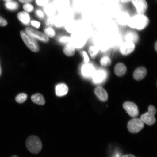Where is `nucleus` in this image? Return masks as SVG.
I'll use <instances>...</instances> for the list:
<instances>
[{
  "instance_id": "c85d7f7f",
  "label": "nucleus",
  "mask_w": 157,
  "mask_h": 157,
  "mask_svg": "<svg viewBox=\"0 0 157 157\" xmlns=\"http://www.w3.org/2000/svg\"><path fill=\"white\" fill-rule=\"evenodd\" d=\"M99 50V49L97 46H91L90 47L89 50H88V52H89L91 58L94 59L97 56Z\"/></svg>"
},
{
  "instance_id": "72a5a7b5",
  "label": "nucleus",
  "mask_w": 157,
  "mask_h": 157,
  "mask_svg": "<svg viewBox=\"0 0 157 157\" xmlns=\"http://www.w3.org/2000/svg\"><path fill=\"white\" fill-rule=\"evenodd\" d=\"M49 0H36L37 5L40 6H44L48 4Z\"/></svg>"
},
{
  "instance_id": "0eeeda50",
  "label": "nucleus",
  "mask_w": 157,
  "mask_h": 157,
  "mask_svg": "<svg viewBox=\"0 0 157 157\" xmlns=\"http://www.w3.org/2000/svg\"><path fill=\"white\" fill-rule=\"evenodd\" d=\"M144 125V123L142 120L135 118L131 119L128 123L127 128L131 133H136L142 130Z\"/></svg>"
},
{
  "instance_id": "7c9ffc66",
  "label": "nucleus",
  "mask_w": 157,
  "mask_h": 157,
  "mask_svg": "<svg viewBox=\"0 0 157 157\" xmlns=\"http://www.w3.org/2000/svg\"><path fill=\"white\" fill-rule=\"evenodd\" d=\"M27 98V95L25 93L19 94L15 98L16 101L19 103H22L26 101Z\"/></svg>"
},
{
  "instance_id": "1a4fd4ad",
  "label": "nucleus",
  "mask_w": 157,
  "mask_h": 157,
  "mask_svg": "<svg viewBox=\"0 0 157 157\" xmlns=\"http://www.w3.org/2000/svg\"><path fill=\"white\" fill-rule=\"evenodd\" d=\"M107 76L108 74L106 71L100 69L95 71L92 77L94 84H99L105 82L107 79Z\"/></svg>"
},
{
  "instance_id": "f257e3e1",
  "label": "nucleus",
  "mask_w": 157,
  "mask_h": 157,
  "mask_svg": "<svg viewBox=\"0 0 157 157\" xmlns=\"http://www.w3.org/2000/svg\"><path fill=\"white\" fill-rule=\"evenodd\" d=\"M149 21V18L146 15L138 14L131 17L127 25L131 29L140 31L148 26Z\"/></svg>"
},
{
  "instance_id": "39448f33",
  "label": "nucleus",
  "mask_w": 157,
  "mask_h": 157,
  "mask_svg": "<svg viewBox=\"0 0 157 157\" xmlns=\"http://www.w3.org/2000/svg\"><path fill=\"white\" fill-rule=\"evenodd\" d=\"M94 42L95 46L102 52H105L111 47L108 35H98L94 39Z\"/></svg>"
},
{
  "instance_id": "79ce46f5",
  "label": "nucleus",
  "mask_w": 157,
  "mask_h": 157,
  "mask_svg": "<svg viewBox=\"0 0 157 157\" xmlns=\"http://www.w3.org/2000/svg\"><path fill=\"white\" fill-rule=\"evenodd\" d=\"M121 157H135L132 154H128L124 155Z\"/></svg>"
},
{
  "instance_id": "20e7f679",
  "label": "nucleus",
  "mask_w": 157,
  "mask_h": 157,
  "mask_svg": "<svg viewBox=\"0 0 157 157\" xmlns=\"http://www.w3.org/2000/svg\"><path fill=\"white\" fill-rule=\"evenodd\" d=\"M20 34L25 44L30 50L34 52H39V46L36 39L30 36L25 31H21Z\"/></svg>"
},
{
  "instance_id": "c03bdc74",
  "label": "nucleus",
  "mask_w": 157,
  "mask_h": 157,
  "mask_svg": "<svg viewBox=\"0 0 157 157\" xmlns=\"http://www.w3.org/2000/svg\"><path fill=\"white\" fill-rule=\"evenodd\" d=\"M2 73V70L1 68V66H0V76H1Z\"/></svg>"
},
{
  "instance_id": "ddd939ff",
  "label": "nucleus",
  "mask_w": 157,
  "mask_h": 157,
  "mask_svg": "<svg viewBox=\"0 0 157 157\" xmlns=\"http://www.w3.org/2000/svg\"><path fill=\"white\" fill-rule=\"evenodd\" d=\"M135 45L133 43L126 42L122 43L120 46L121 54L124 56L128 55L135 50Z\"/></svg>"
},
{
  "instance_id": "2eb2a0df",
  "label": "nucleus",
  "mask_w": 157,
  "mask_h": 157,
  "mask_svg": "<svg viewBox=\"0 0 157 157\" xmlns=\"http://www.w3.org/2000/svg\"><path fill=\"white\" fill-rule=\"evenodd\" d=\"M111 47L121 46V39L120 35L116 33H113L108 35Z\"/></svg>"
},
{
  "instance_id": "a211bd4d",
  "label": "nucleus",
  "mask_w": 157,
  "mask_h": 157,
  "mask_svg": "<svg viewBox=\"0 0 157 157\" xmlns=\"http://www.w3.org/2000/svg\"><path fill=\"white\" fill-rule=\"evenodd\" d=\"M139 38V36L137 33L133 31H128L125 36V40L127 42H132L134 44L138 42Z\"/></svg>"
},
{
  "instance_id": "6e6552de",
  "label": "nucleus",
  "mask_w": 157,
  "mask_h": 157,
  "mask_svg": "<svg viewBox=\"0 0 157 157\" xmlns=\"http://www.w3.org/2000/svg\"><path fill=\"white\" fill-rule=\"evenodd\" d=\"M25 31L30 36L35 39H38L41 42L48 43L50 40L48 37L46 36L44 33L35 30L30 27H27L25 29Z\"/></svg>"
},
{
  "instance_id": "b1692460",
  "label": "nucleus",
  "mask_w": 157,
  "mask_h": 157,
  "mask_svg": "<svg viewBox=\"0 0 157 157\" xmlns=\"http://www.w3.org/2000/svg\"><path fill=\"white\" fill-rule=\"evenodd\" d=\"M31 100L34 103L39 105H43L45 103L44 98L42 94L37 93L34 94L31 97Z\"/></svg>"
},
{
  "instance_id": "2f4dec72",
  "label": "nucleus",
  "mask_w": 157,
  "mask_h": 157,
  "mask_svg": "<svg viewBox=\"0 0 157 157\" xmlns=\"http://www.w3.org/2000/svg\"><path fill=\"white\" fill-rule=\"evenodd\" d=\"M44 32L45 35L48 37L52 38L56 34V31L52 27H48L44 29Z\"/></svg>"
},
{
  "instance_id": "4be33fe9",
  "label": "nucleus",
  "mask_w": 157,
  "mask_h": 157,
  "mask_svg": "<svg viewBox=\"0 0 157 157\" xmlns=\"http://www.w3.org/2000/svg\"><path fill=\"white\" fill-rule=\"evenodd\" d=\"M44 11L46 14L50 17L56 16V6L52 4H48L44 6Z\"/></svg>"
},
{
  "instance_id": "4468645a",
  "label": "nucleus",
  "mask_w": 157,
  "mask_h": 157,
  "mask_svg": "<svg viewBox=\"0 0 157 157\" xmlns=\"http://www.w3.org/2000/svg\"><path fill=\"white\" fill-rule=\"evenodd\" d=\"M131 18L130 15L127 12L120 13L117 17V21L119 25L124 26L127 25Z\"/></svg>"
},
{
  "instance_id": "cd10ccee",
  "label": "nucleus",
  "mask_w": 157,
  "mask_h": 157,
  "mask_svg": "<svg viewBox=\"0 0 157 157\" xmlns=\"http://www.w3.org/2000/svg\"><path fill=\"white\" fill-rule=\"evenodd\" d=\"M64 24V19L61 17H54L53 25L56 27H60L63 26Z\"/></svg>"
},
{
  "instance_id": "393cba45",
  "label": "nucleus",
  "mask_w": 157,
  "mask_h": 157,
  "mask_svg": "<svg viewBox=\"0 0 157 157\" xmlns=\"http://www.w3.org/2000/svg\"><path fill=\"white\" fill-rule=\"evenodd\" d=\"M75 48L70 41L65 46L63 50L64 53L68 56H73L75 53Z\"/></svg>"
},
{
  "instance_id": "a19ab883",
  "label": "nucleus",
  "mask_w": 157,
  "mask_h": 157,
  "mask_svg": "<svg viewBox=\"0 0 157 157\" xmlns=\"http://www.w3.org/2000/svg\"><path fill=\"white\" fill-rule=\"evenodd\" d=\"M133 0H121V3H127L132 2Z\"/></svg>"
},
{
  "instance_id": "9b49d317",
  "label": "nucleus",
  "mask_w": 157,
  "mask_h": 157,
  "mask_svg": "<svg viewBox=\"0 0 157 157\" xmlns=\"http://www.w3.org/2000/svg\"><path fill=\"white\" fill-rule=\"evenodd\" d=\"M131 2L138 14H144L146 12L148 7L146 0H133Z\"/></svg>"
},
{
  "instance_id": "f704fd0d",
  "label": "nucleus",
  "mask_w": 157,
  "mask_h": 157,
  "mask_svg": "<svg viewBox=\"0 0 157 157\" xmlns=\"http://www.w3.org/2000/svg\"><path fill=\"white\" fill-rule=\"evenodd\" d=\"M70 41V38L67 36L62 37L59 39V42L61 43H68Z\"/></svg>"
},
{
  "instance_id": "423d86ee",
  "label": "nucleus",
  "mask_w": 157,
  "mask_h": 157,
  "mask_svg": "<svg viewBox=\"0 0 157 157\" xmlns=\"http://www.w3.org/2000/svg\"><path fill=\"white\" fill-rule=\"evenodd\" d=\"M157 112L156 108L154 105H151L149 106L148 112L141 116L140 119L143 122L146 123L148 125L154 124L156 122V119L155 115Z\"/></svg>"
},
{
  "instance_id": "a878e982",
  "label": "nucleus",
  "mask_w": 157,
  "mask_h": 157,
  "mask_svg": "<svg viewBox=\"0 0 157 157\" xmlns=\"http://www.w3.org/2000/svg\"><path fill=\"white\" fill-rule=\"evenodd\" d=\"M69 0H55V4L56 7L60 10L67 8L70 5Z\"/></svg>"
},
{
  "instance_id": "58836bf2",
  "label": "nucleus",
  "mask_w": 157,
  "mask_h": 157,
  "mask_svg": "<svg viewBox=\"0 0 157 157\" xmlns=\"http://www.w3.org/2000/svg\"><path fill=\"white\" fill-rule=\"evenodd\" d=\"M82 52L84 56V62H85L86 63H88L89 61V58L88 57L87 53L85 52H84V51Z\"/></svg>"
},
{
  "instance_id": "37998d69",
  "label": "nucleus",
  "mask_w": 157,
  "mask_h": 157,
  "mask_svg": "<svg viewBox=\"0 0 157 157\" xmlns=\"http://www.w3.org/2000/svg\"><path fill=\"white\" fill-rule=\"evenodd\" d=\"M155 49L156 52H157V42H156L155 44Z\"/></svg>"
},
{
  "instance_id": "f03ea898",
  "label": "nucleus",
  "mask_w": 157,
  "mask_h": 157,
  "mask_svg": "<svg viewBox=\"0 0 157 157\" xmlns=\"http://www.w3.org/2000/svg\"><path fill=\"white\" fill-rule=\"evenodd\" d=\"M25 146L27 150L33 154H37L41 151L42 144L40 139L35 135H32L27 139Z\"/></svg>"
},
{
  "instance_id": "4c0bfd02",
  "label": "nucleus",
  "mask_w": 157,
  "mask_h": 157,
  "mask_svg": "<svg viewBox=\"0 0 157 157\" xmlns=\"http://www.w3.org/2000/svg\"><path fill=\"white\" fill-rule=\"evenodd\" d=\"M7 25V22L5 19L0 16V26H5Z\"/></svg>"
},
{
  "instance_id": "9d476101",
  "label": "nucleus",
  "mask_w": 157,
  "mask_h": 157,
  "mask_svg": "<svg viewBox=\"0 0 157 157\" xmlns=\"http://www.w3.org/2000/svg\"><path fill=\"white\" fill-rule=\"evenodd\" d=\"M123 107L130 117H135L138 116L139 111L136 104L132 102L127 101L123 104Z\"/></svg>"
},
{
  "instance_id": "a18cd8bd",
  "label": "nucleus",
  "mask_w": 157,
  "mask_h": 157,
  "mask_svg": "<svg viewBox=\"0 0 157 157\" xmlns=\"http://www.w3.org/2000/svg\"><path fill=\"white\" fill-rule=\"evenodd\" d=\"M3 1H6V2H7L13 1V0H3Z\"/></svg>"
},
{
  "instance_id": "c9c22d12",
  "label": "nucleus",
  "mask_w": 157,
  "mask_h": 157,
  "mask_svg": "<svg viewBox=\"0 0 157 157\" xmlns=\"http://www.w3.org/2000/svg\"><path fill=\"white\" fill-rule=\"evenodd\" d=\"M36 14L39 18L43 19L44 17V13L40 10H37L36 11Z\"/></svg>"
},
{
  "instance_id": "dca6fc26",
  "label": "nucleus",
  "mask_w": 157,
  "mask_h": 157,
  "mask_svg": "<svg viewBox=\"0 0 157 157\" xmlns=\"http://www.w3.org/2000/svg\"><path fill=\"white\" fill-rule=\"evenodd\" d=\"M147 70L146 68L142 67L137 68L133 74V77L135 80L140 81L144 78L147 75Z\"/></svg>"
},
{
  "instance_id": "f3484780",
  "label": "nucleus",
  "mask_w": 157,
  "mask_h": 157,
  "mask_svg": "<svg viewBox=\"0 0 157 157\" xmlns=\"http://www.w3.org/2000/svg\"><path fill=\"white\" fill-rule=\"evenodd\" d=\"M95 93L100 101H107L108 99V94L103 87H98L95 90Z\"/></svg>"
},
{
  "instance_id": "c756f323",
  "label": "nucleus",
  "mask_w": 157,
  "mask_h": 157,
  "mask_svg": "<svg viewBox=\"0 0 157 157\" xmlns=\"http://www.w3.org/2000/svg\"><path fill=\"white\" fill-rule=\"evenodd\" d=\"M100 62L102 66L104 67H107L110 65L111 64V61L109 56H105L103 57L101 59Z\"/></svg>"
},
{
  "instance_id": "ea45409f",
  "label": "nucleus",
  "mask_w": 157,
  "mask_h": 157,
  "mask_svg": "<svg viewBox=\"0 0 157 157\" xmlns=\"http://www.w3.org/2000/svg\"><path fill=\"white\" fill-rule=\"evenodd\" d=\"M33 0H19V1L21 3L28 4L32 2Z\"/></svg>"
},
{
  "instance_id": "aec40b11",
  "label": "nucleus",
  "mask_w": 157,
  "mask_h": 157,
  "mask_svg": "<svg viewBox=\"0 0 157 157\" xmlns=\"http://www.w3.org/2000/svg\"><path fill=\"white\" fill-rule=\"evenodd\" d=\"M127 68L125 65L122 63H117L115 67L114 72L118 76H122L126 74Z\"/></svg>"
},
{
  "instance_id": "f8f14e48",
  "label": "nucleus",
  "mask_w": 157,
  "mask_h": 157,
  "mask_svg": "<svg viewBox=\"0 0 157 157\" xmlns=\"http://www.w3.org/2000/svg\"><path fill=\"white\" fill-rule=\"evenodd\" d=\"M95 71V67L92 64L86 63L81 68L82 75L85 78L92 77Z\"/></svg>"
},
{
  "instance_id": "49530a36",
  "label": "nucleus",
  "mask_w": 157,
  "mask_h": 157,
  "mask_svg": "<svg viewBox=\"0 0 157 157\" xmlns=\"http://www.w3.org/2000/svg\"><path fill=\"white\" fill-rule=\"evenodd\" d=\"M11 157H19L17 156H16V155H13Z\"/></svg>"
},
{
  "instance_id": "7ed1b4c3",
  "label": "nucleus",
  "mask_w": 157,
  "mask_h": 157,
  "mask_svg": "<svg viewBox=\"0 0 157 157\" xmlns=\"http://www.w3.org/2000/svg\"><path fill=\"white\" fill-rule=\"evenodd\" d=\"M71 42L73 44L75 48H80L85 45L87 40L88 37L82 31L75 32L72 33L70 38Z\"/></svg>"
},
{
  "instance_id": "412c9836",
  "label": "nucleus",
  "mask_w": 157,
  "mask_h": 157,
  "mask_svg": "<svg viewBox=\"0 0 157 157\" xmlns=\"http://www.w3.org/2000/svg\"><path fill=\"white\" fill-rule=\"evenodd\" d=\"M65 27L68 33H73L75 32L77 27L76 21L73 19H70L66 21L64 23Z\"/></svg>"
},
{
  "instance_id": "473e14b6",
  "label": "nucleus",
  "mask_w": 157,
  "mask_h": 157,
  "mask_svg": "<svg viewBox=\"0 0 157 157\" xmlns=\"http://www.w3.org/2000/svg\"><path fill=\"white\" fill-rule=\"evenodd\" d=\"M23 9L26 12L30 13L32 12L34 10V7L33 6L29 4H25L23 6Z\"/></svg>"
},
{
  "instance_id": "bb28decb",
  "label": "nucleus",
  "mask_w": 157,
  "mask_h": 157,
  "mask_svg": "<svg viewBox=\"0 0 157 157\" xmlns=\"http://www.w3.org/2000/svg\"><path fill=\"white\" fill-rule=\"evenodd\" d=\"M5 6L7 9L11 11L16 10L18 9L19 6L18 3L17 2L13 1L6 2Z\"/></svg>"
},
{
  "instance_id": "5701e85b",
  "label": "nucleus",
  "mask_w": 157,
  "mask_h": 157,
  "mask_svg": "<svg viewBox=\"0 0 157 157\" xmlns=\"http://www.w3.org/2000/svg\"><path fill=\"white\" fill-rule=\"evenodd\" d=\"M17 17L19 20L25 25L28 24L30 21V16L26 12H20L17 14Z\"/></svg>"
},
{
  "instance_id": "6ab92c4d",
  "label": "nucleus",
  "mask_w": 157,
  "mask_h": 157,
  "mask_svg": "<svg viewBox=\"0 0 157 157\" xmlns=\"http://www.w3.org/2000/svg\"><path fill=\"white\" fill-rule=\"evenodd\" d=\"M68 88L66 84L61 83L56 86V95L58 97H62L67 94Z\"/></svg>"
},
{
  "instance_id": "e433bc0d",
  "label": "nucleus",
  "mask_w": 157,
  "mask_h": 157,
  "mask_svg": "<svg viewBox=\"0 0 157 157\" xmlns=\"http://www.w3.org/2000/svg\"><path fill=\"white\" fill-rule=\"evenodd\" d=\"M31 24L32 26L36 29H39L40 27V23L36 21H31Z\"/></svg>"
}]
</instances>
